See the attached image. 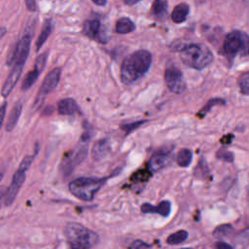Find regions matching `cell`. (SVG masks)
<instances>
[{
	"label": "cell",
	"instance_id": "obj_1",
	"mask_svg": "<svg viewBox=\"0 0 249 249\" xmlns=\"http://www.w3.org/2000/svg\"><path fill=\"white\" fill-rule=\"evenodd\" d=\"M152 55L146 50L136 51L127 55L121 66V80L124 85H130L141 78L150 68Z\"/></svg>",
	"mask_w": 249,
	"mask_h": 249
},
{
	"label": "cell",
	"instance_id": "obj_2",
	"mask_svg": "<svg viewBox=\"0 0 249 249\" xmlns=\"http://www.w3.org/2000/svg\"><path fill=\"white\" fill-rule=\"evenodd\" d=\"M64 234L70 249H90L95 246L99 240V236L96 232L74 222L66 224Z\"/></svg>",
	"mask_w": 249,
	"mask_h": 249
},
{
	"label": "cell",
	"instance_id": "obj_3",
	"mask_svg": "<svg viewBox=\"0 0 249 249\" xmlns=\"http://www.w3.org/2000/svg\"><path fill=\"white\" fill-rule=\"evenodd\" d=\"M30 42L31 40L28 37H21V39L16 44V50H17V58L14 62V67L11 70L10 74L8 75L2 89L1 94L3 97H7L16 84L18 81V78L21 74L22 67L24 65V62L28 56L29 49H30Z\"/></svg>",
	"mask_w": 249,
	"mask_h": 249
},
{
	"label": "cell",
	"instance_id": "obj_4",
	"mask_svg": "<svg viewBox=\"0 0 249 249\" xmlns=\"http://www.w3.org/2000/svg\"><path fill=\"white\" fill-rule=\"evenodd\" d=\"M180 58L191 68L201 70L213 61L212 52L202 44H190L180 49Z\"/></svg>",
	"mask_w": 249,
	"mask_h": 249
},
{
	"label": "cell",
	"instance_id": "obj_5",
	"mask_svg": "<svg viewBox=\"0 0 249 249\" xmlns=\"http://www.w3.org/2000/svg\"><path fill=\"white\" fill-rule=\"evenodd\" d=\"M106 179L107 178L98 177H79L69 183L68 189L70 193L79 199L90 201L103 186Z\"/></svg>",
	"mask_w": 249,
	"mask_h": 249
},
{
	"label": "cell",
	"instance_id": "obj_6",
	"mask_svg": "<svg viewBox=\"0 0 249 249\" xmlns=\"http://www.w3.org/2000/svg\"><path fill=\"white\" fill-rule=\"evenodd\" d=\"M89 138L90 134L85 132L81 138V141L83 143H79V146H77L76 149L71 151L68 156L61 160L60 170L63 175L66 176L70 174L74 170V168L85 160L88 155V143L89 141Z\"/></svg>",
	"mask_w": 249,
	"mask_h": 249
},
{
	"label": "cell",
	"instance_id": "obj_7",
	"mask_svg": "<svg viewBox=\"0 0 249 249\" xmlns=\"http://www.w3.org/2000/svg\"><path fill=\"white\" fill-rule=\"evenodd\" d=\"M248 36L246 33L238 30L230 32L224 41L223 49L229 57H234L237 53L247 55L248 53Z\"/></svg>",
	"mask_w": 249,
	"mask_h": 249
},
{
	"label": "cell",
	"instance_id": "obj_8",
	"mask_svg": "<svg viewBox=\"0 0 249 249\" xmlns=\"http://www.w3.org/2000/svg\"><path fill=\"white\" fill-rule=\"evenodd\" d=\"M59 78H60V69L59 68H54L47 74V76L45 77V79L39 89L37 96L35 98V101H34L35 108H39L42 105L45 97L56 88V86L59 82Z\"/></svg>",
	"mask_w": 249,
	"mask_h": 249
},
{
	"label": "cell",
	"instance_id": "obj_9",
	"mask_svg": "<svg viewBox=\"0 0 249 249\" xmlns=\"http://www.w3.org/2000/svg\"><path fill=\"white\" fill-rule=\"evenodd\" d=\"M164 81L170 91L179 94L186 89V83L182 71L175 65H170L165 69Z\"/></svg>",
	"mask_w": 249,
	"mask_h": 249
},
{
	"label": "cell",
	"instance_id": "obj_10",
	"mask_svg": "<svg viewBox=\"0 0 249 249\" xmlns=\"http://www.w3.org/2000/svg\"><path fill=\"white\" fill-rule=\"evenodd\" d=\"M25 172H26V169L18 166V170L13 175L12 182H11L10 186L8 187V189L5 193V196H4V204L6 206L11 205L15 201V199L18 194V191L21 188V186L25 180Z\"/></svg>",
	"mask_w": 249,
	"mask_h": 249
},
{
	"label": "cell",
	"instance_id": "obj_11",
	"mask_svg": "<svg viewBox=\"0 0 249 249\" xmlns=\"http://www.w3.org/2000/svg\"><path fill=\"white\" fill-rule=\"evenodd\" d=\"M47 57H48V53L47 52L43 53L42 54H40L37 57V59L35 61V64H34V68L25 75V77L22 81V84H21V89L22 90L28 89L34 84V82L37 80L38 76L40 75V73L44 69Z\"/></svg>",
	"mask_w": 249,
	"mask_h": 249
},
{
	"label": "cell",
	"instance_id": "obj_12",
	"mask_svg": "<svg viewBox=\"0 0 249 249\" xmlns=\"http://www.w3.org/2000/svg\"><path fill=\"white\" fill-rule=\"evenodd\" d=\"M83 33L90 39H98L99 42L105 43V37L103 36L102 25L97 18H91L86 20L83 25Z\"/></svg>",
	"mask_w": 249,
	"mask_h": 249
},
{
	"label": "cell",
	"instance_id": "obj_13",
	"mask_svg": "<svg viewBox=\"0 0 249 249\" xmlns=\"http://www.w3.org/2000/svg\"><path fill=\"white\" fill-rule=\"evenodd\" d=\"M168 153L169 152L163 151L155 153L148 162V168L150 169V171L156 172L168 165L170 162V157Z\"/></svg>",
	"mask_w": 249,
	"mask_h": 249
},
{
	"label": "cell",
	"instance_id": "obj_14",
	"mask_svg": "<svg viewBox=\"0 0 249 249\" xmlns=\"http://www.w3.org/2000/svg\"><path fill=\"white\" fill-rule=\"evenodd\" d=\"M171 210V204L168 200H163L160 202L157 206L150 203H143L141 205V211L143 213H158L162 217H167Z\"/></svg>",
	"mask_w": 249,
	"mask_h": 249
},
{
	"label": "cell",
	"instance_id": "obj_15",
	"mask_svg": "<svg viewBox=\"0 0 249 249\" xmlns=\"http://www.w3.org/2000/svg\"><path fill=\"white\" fill-rule=\"evenodd\" d=\"M109 152V143L107 141V139H99L97 140L91 149V154H92V158L95 160H102L103 158H105L107 156Z\"/></svg>",
	"mask_w": 249,
	"mask_h": 249
},
{
	"label": "cell",
	"instance_id": "obj_16",
	"mask_svg": "<svg viewBox=\"0 0 249 249\" xmlns=\"http://www.w3.org/2000/svg\"><path fill=\"white\" fill-rule=\"evenodd\" d=\"M77 110L78 105L73 98H64L57 103V111L60 115H73Z\"/></svg>",
	"mask_w": 249,
	"mask_h": 249
},
{
	"label": "cell",
	"instance_id": "obj_17",
	"mask_svg": "<svg viewBox=\"0 0 249 249\" xmlns=\"http://www.w3.org/2000/svg\"><path fill=\"white\" fill-rule=\"evenodd\" d=\"M189 15V5L186 3H180L176 5L171 13V18L175 23H182L186 20Z\"/></svg>",
	"mask_w": 249,
	"mask_h": 249
},
{
	"label": "cell",
	"instance_id": "obj_18",
	"mask_svg": "<svg viewBox=\"0 0 249 249\" xmlns=\"http://www.w3.org/2000/svg\"><path fill=\"white\" fill-rule=\"evenodd\" d=\"M21 110H22V104L21 102H17L15 104V106L13 107L9 117H8V120H7V123H6V130L7 131H11L14 129V127L16 126V124H18V121L20 117V114H21Z\"/></svg>",
	"mask_w": 249,
	"mask_h": 249
},
{
	"label": "cell",
	"instance_id": "obj_19",
	"mask_svg": "<svg viewBox=\"0 0 249 249\" xmlns=\"http://www.w3.org/2000/svg\"><path fill=\"white\" fill-rule=\"evenodd\" d=\"M135 29L134 22L128 18H121L116 22V31L120 34H125Z\"/></svg>",
	"mask_w": 249,
	"mask_h": 249
},
{
	"label": "cell",
	"instance_id": "obj_20",
	"mask_svg": "<svg viewBox=\"0 0 249 249\" xmlns=\"http://www.w3.org/2000/svg\"><path fill=\"white\" fill-rule=\"evenodd\" d=\"M167 13V2L166 0H154L152 4V14L158 18H164Z\"/></svg>",
	"mask_w": 249,
	"mask_h": 249
},
{
	"label": "cell",
	"instance_id": "obj_21",
	"mask_svg": "<svg viewBox=\"0 0 249 249\" xmlns=\"http://www.w3.org/2000/svg\"><path fill=\"white\" fill-rule=\"evenodd\" d=\"M193 159L192 151L189 149H181L176 156V162L181 167H187L191 164Z\"/></svg>",
	"mask_w": 249,
	"mask_h": 249
},
{
	"label": "cell",
	"instance_id": "obj_22",
	"mask_svg": "<svg viewBox=\"0 0 249 249\" xmlns=\"http://www.w3.org/2000/svg\"><path fill=\"white\" fill-rule=\"evenodd\" d=\"M233 232V228L230 224H223L216 227L212 232L213 236L217 239H224Z\"/></svg>",
	"mask_w": 249,
	"mask_h": 249
},
{
	"label": "cell",
	"instance_id": "obj_23",
	"mask_svg": "<svg viewBox=\"0 0 249 249\" xmlns=\"http://www.w3.org/2000/svg\"><path fill=\"white\" fill-rule=\"evenodd\" d=\"M51 31H52V22L51 20H46L44 25H43V28L41 30V33L40 35L38 36V39L36 41V50L38 51L42 46L43 44L46 42V40L48 39V37L50 36L51 34Z\"/></svg>",
	"mask_w": 249,
	"mask_h": 249
},
{
	"label": "cell",
	"instance_id": "obj_24",
	"mask_svg": "<svg viewBox=\"0 0 249 249\" xmlns=\"http://www.w3.org/2000/svg\"><path fill=\"white\" fill-rule=\"evenodd\" d=\"M188 238V231L185 230H180L170 235L166 238V242L169 245H176L184 242Z\"/></svg>",
	"mask_w": 249,
	"mask_h": 249
},
{
	"label": "cell",
	"instance_id": "obj_25",
	"mask_svg": "<svg viewBox=\"0 0 249 249\" xmlns=\"http://www.w3.org/2000/svg\"><path fill=\"white\" fill-rule=\"evenodd\" d=\"M219 104H221V105L225 104V100H224V99H221V98H213V99H210V100L197 112L196 116L199 117V118H203V117L209 112V110H210L213 106L219 105Z\"/></svg>",
	"mask_w": 249,
	"mask_h": 249
},
{
	"label": "cell",
	"instance_id": "obj_26",
	"mask_svg": "<svg viewBox=\"0 0 249 249\" xmlns=\"http://www.w3.org/2000/svg\"><path fill=\"white\" fill-rule=\"evenodd\" d=\"M237 84H238L241 93H243L244 95H248V93H249V73L248 72L242 73L237 79Z\"/></svg>",
	"mask_w": 249,
	"mask_h": 249
},
{
	"label": "cell",
	"instance_id": "obj_27",
	"mask_svg": "<svg viewBox=\"0 0 249 249\" xmlns=\"http://www.w3.org/2000/svg\"><path fill=\"white\" fill-rule=\"evenodd\" d=\"M195 176L197 177V178H204L205 176L208 175L209 173V168H208V165L205 161L204 159H200L198 164L196 165V170H195Z\"/></svg>",
	"mask_w": 249,
	"mask_h": 249
},
{
	"label": "cell",
	"instance_id": "obj_28",
	"mask_svg": "<svg viewBox=\"0 0 249 249\" xmlns=\"http://www.w3.org/2000/svg\"><path fill=\"white\" fill-rule=\"evenodd\" d=\"M146 122H147L146 120H142V121H136V122H131V123H124L120 125V127L122 130L124 131L125 135H128L130 132H132L133 130H135L136 128L141 126Z\"/></svg>",
	"mask_w": 249,
	"mask_h": 249
},
{
	"label": "cell",
	"instance_id": "obj_29",
	"mask_svg": "<svg viewBox=\"0 0 249 249\" xmlns=\"http://www.w3.org/2000/svg\"><path fill=\"white\" fill-rule=\"evenodd\" d=\"M151 176V171L150 169H140L138 171H136L135 173L132 174L131 176V180H133L134 182H146Z\"/></svg>",
	"mask_w": 249,
	"mask_h": 249
},
{
	"label": "cell",
	"instance_id": "obj_30",
	"mask_svg": "<svg viewBox=\"0 0 249 249\" xmlns=\"http://www.w3.org/2000/svg\"><path fill=\"white\" fill-rule=\"evenodd\" d=\"M216 157L218 159H221V160H226L228 162H232L233 161V155H232V153H231L230 151H228V150H226L224 148H221L220 150L217 151Z\"/></svg>",
	"mask_w": 249,
	"mask_h": 249
},
{
	"label": "cell",
	"instance_id": "obj_31",
	"mask_svg": "<svg viewBox=\"0 0 249 249\" xmlns=\"http://www.w3.org/2000/svg\"><path fill=\"white\" fill-rule=\"evenodd\" d=\"M150 247V245L146 242H144L143 240H140V239H137L135 241H133L130 246H129V249H148Z\"/></svg>",
	"mask_w": 249,
	"mask_h": 249
},
{
	"label": "cell",
	"instance_id": "obj_32",
	"mask_svg": "<svg viewBox=\"0 0 249 249\" xmlns=\"http://www.w3.org/2000/svg\"><path fill=\"white\" fill-rule=\"evenodd\" d=\"M213 249H233L231 245L223 242V241H218L217 243L214 244V248Z\"/></svg>",
	"mask_w": 249,
	"mask_h": 249
},
{
	"label": "cell",
	"instance_id": "obj_33",
	"mask_svg": "<svg viewBox=\"0 0 249 249\" xmlns=\"http://www.w3.org/2000/svg\"><path fill=\"white\" fill-rule=\"evenodd\" d=\"M6 109H7V102H4V103L0 106V128H1L2 124H3V121H4Z\"/></svg>",
	"mask_w": 249,
	"mask_h": 249
},
{
	"label": "cell",
	"instance_id": "obj_34",
	"mask_svg": "<svg viewBox=\"0 0 249 249\" xmlns=\"http://www.w3.org/2000/svg\"><path fill=\"white\" fill-rule=\"evenodd\" d=\"M232 138H233V136H232V134H228V135H224L221 139H220V142L222 143V144H231V141H232Z\"/></svg>",
	"mask_w": 249,
	"mask_h": 249
},
{
	"label": "cell",
	"instance_id": "obj_35",
	"mask_svg": "<svg viewBox=\"0 0 249 249\" xmlns=\"http://www.w3.org/2000/svg\"><path fill=\"white\" fill-rule=\"evenodd\" d=\"M25 5L29 11L36 10V2L35 0H25Z\"/></svg>",
	"mask_w": 249,
	"mask_h": 249
},
{
	"label": "cell",
	"instance_id": "obj_36",
	"mask_svg": "<svg viewBox=\"0 0 249 249\" xmlns=\"http://www.w3.org/2000/svg\"><path fill=\"white\" fill-rule=\"evenodd\" d=\"M122 1H123V3H124L125 5L131 6V5L137 3V2H139V1H141V0H122Z\"/></svg>",
	"mask_w": 249,
	"mask_h": 249
},
{
	"label": "cell",
	"instance_id": "obj_37",
	"mask_svg": "<svg viewBox=\"0 0 249 249\" xmlns=\"http://www.w3.org/2000/svg\"><path fill=\"white\" fill-rule=\"evenodd\" d=\"M94 4L98 5V6H104L107 2V0H91Z\"/></svg>",
	"mask_w": 249,
	"mask_h": 249
},
{
	"label": "cell",
	"instance_id": "obj_38",
	"mask_svg": "<svg viewBox=\"0 0 249 249\" xmlns=\"http://www.w3.org/2000/svg\"><path fill=\"white\" fill-rule=\"evenodd\" d=\"M7 32V29L5 27H0V39L6 34Z\"/></svg>",
	"mask_w": 249,
	"mask_h": 249
},
{
	"label": "cell",
	"instance_id": "obj_39",
	"mask_svg": "<svg viewBox=\"0 0 249 249\" xmlns=\"http://www.w3.org/2000/svg\"><path fill=\"white\" fill-rule=\"evenodd\" d=\"M181 249H192V248H181Z\"/></svg>",
	"mask_w": 249,
	"mask_h": 249
},
{
	"label": "cell",
	"instance_id": "obj_40",
	"mask_svg": "<svg viewBox=\"0 0 249 249\" xmlns=\"http://www.w3.org/2000/svg\"><path fill=\"white\" fill-rule=\"evenodd\" d=\"M1 195H2V193H1V192H0V196H1Z\"/></svg>",
	"mask_w": 249,
	"mask_h": 249
}]
</instances>
